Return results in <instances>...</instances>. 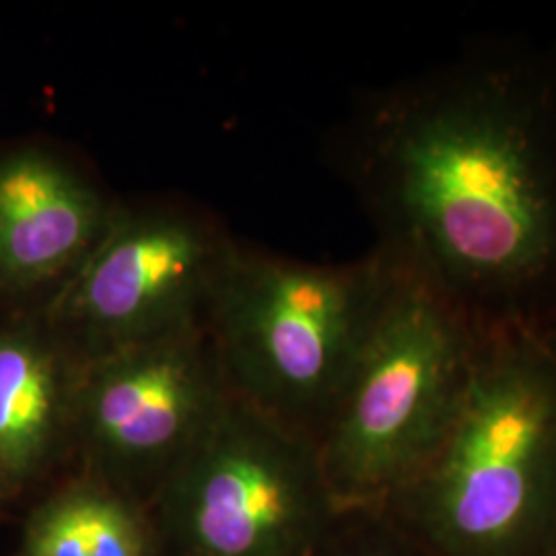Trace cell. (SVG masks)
Masks as SVG:
<instances>
[{"label": "cell", "mask_w": 556, "mask_h": 556, "mask_svg": "<svg viewBox=\"0 0 556 556\" xmlns=\"http://www.w3.org/2000/svg\"><path fill=\"white\" fill-rule=\"evenodd\" d=\"M147 511L157 556H309L338 507L316 443L233 394Z\"/></svg>", "instance_id": "5b68a950"}, {"label": "cell", "mask_w": 556, "mask_h": 556, "mask_svg": "<svg viewBox=\"0 0 556 556\" xmlns=\"http://www.w3.org/2000/svg\"><path fill=\"white\" fill-rule=\"evenodd\" d=\"M231 396L206 326L85 361L73 470L149 507Z\"/></svg>", "instance_id": "52a82bcc"}, {"label": "cell", "mask_w": 556, "mask_h": 556, "mask_svg": "<svg viewBox=\"0 0 556 556\" xmlns=\"http://www.w3.org/2000/svg\"><path fill=\"white\" fill-rule=\"evenodd\" d=\"M116 202L75 165L38 149L0 157V287L68 277L105 231Z\"/></svg>", "instance_id": "ba28073f"}, {"label": "cell", "mask_w": 556, "mask_h": 556, "mask_svg": "<svg viewBox=\"0 0 556 556\" xmlns=\"http://www.w3.org/2000/svg\"><path fill=\"white\" fill-rule=\"evenodd\" d=\"M397 275L378 248L316 264L238 241L206 319L231 392L318 447Z\"/></svg>", "instance_id": "3957f363"}, {"label": "cell", "mask_w": 556, "mask_h": 556, "mask_svg": "<svg viewBox=\"0 0 556 556\" xmlns=\"http://www.w3.org/2000/svg\"><path fill=\"white\" fill-rule=\"evenodd\" d=\"M21 556H157L147 507L71 470L29 517Z\"/></svg>", "instance_id": "30bf717a"}, {"label": "cell", "mask_w": 556, "mask_h": 556, "mask_svg": "<svg viewBox=\"0 0 556 556\" xmlns=\"http://www.w3.org/2000/svg\"><path fill=\"white\" fill-rule=\"evenodd\" d=\"M309 556H438L386 507L338 509Z\"/></svg>", "instance_id": "8fae6325"}, {"label": "cell", "mask_w": 556, "mask_h": 556, "mask_svg": "<svg viewBox=\"0 0 556 556\" xmlns=\"http://www.w3.org/2000/svg\"><path fill=\"white\" fill-rule=\"evenodd\" d=\"M332 144L402 273L480 332L556 340V46L470 41L363 98Z\"/></svg>", "instance_id": "6da1fadb"}, {"label": "cell", "mask_w": 556, "mask_h": 556, "mask_svg": "<svg viewBox=\"0 0 556 556\" xmlns=\"http://www.w3.org/2000/svg\"><path fill=\"white\" fill-rule=\"evenodd\" d=\"M438 556H556V340L484 332L456 418L383 505Z\"/></svg>", "instance_id": "7a4b0ae2"}, {"label": "cell", "mask_w": 556, "mask_h": 556, "mask_svg": "<svg viewBox=\"0 0 556 556\" xmlns=\"http://www.w3.org/2000/svg\"><path fill=\"white\" fill-rule=\"evenodd\" d=\"M482 334L400 270L318 439L338 509L379 507L417 477L456 418Z\"/></svg>", "instance_id": "277c9868"}, {"label": "cell", "mask_w": 556, "mask_h": 556, "mask_svg": "<svg viewBox=\"0 0 556 556\" xmlns=\"http://www.w3.org/2000/svg\"><path fill=\"white\" fill-rule=\"evenodd\" d=\"M236 243L188 206L116 204L98 243L54 291L46 321L83 363L206 326Z\"/></svg>", "instance_id": "8992f818"}, {"label": "cell", "mask_w": 556, "mask_h": 556, "mask_svg": "<svg viewBox=\"0 0 556 556\" xmlns=\"http://www.w3.org/2000/svg\"><path fill=\"white\" fill-rule=\"evenodd\" d=\"M80 369L48 321L0 328V497L73 464Z\"/></svg>", "instance_id": "9c48e42d"}]
</instances>
